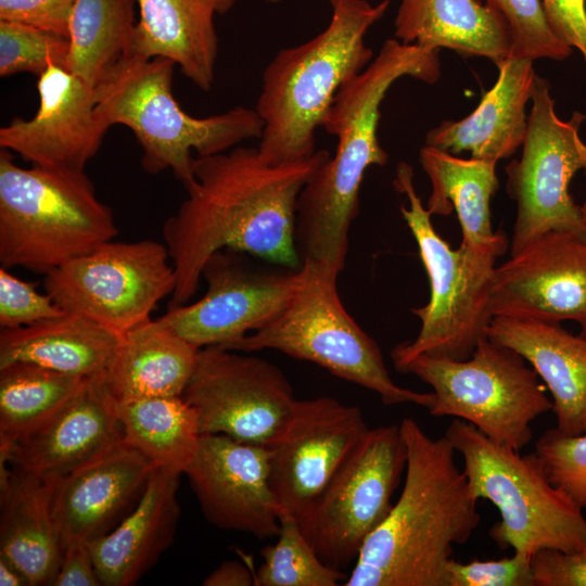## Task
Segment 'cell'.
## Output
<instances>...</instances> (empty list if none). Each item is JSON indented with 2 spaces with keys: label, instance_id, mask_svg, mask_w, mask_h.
Segmentation results:
<instances>
[{
  "label": "cell",
  "instance_id": "cell-1",
  "mask_svg": "<svg viewBox=\"0 0 586 586\" xmlns=\"http://www.w3.org/2000/svg\"><path fill=\"white\" fill-rule=\"evenodd\" d=\"M328 150L283 164H269L257 148L237 145L226 152L198 156L193 178L178 209L162 233L176 273L168 307L189 303L198 292L206 260L233 250L295 269L300 193L330 158Z\"/></svg>",
  "mask_w": 586,
  "mask_h": 586
},
{
  "label": "cell",
  "instance_id": "cell-2",
  "mask_svg": "<svg viewBox=\"0 0 586 586\" xmlns=\"http://www.w3.org/2000/svg\"><path fill=\"white\" fill-rule=\"evenodd\" d=\"M438 54L440 50L386 39L370 64L339 90L322 124L337 139L335 155L309 178L297 200L295 245L301 264L335 273L344 269L366 170L388 161L378 137L384 97L405 76L435 84L441 77Z\"/></svg>",
  "mask_w": 586,
  "mask_h": 586
},
{
  "label": "cell",
  "instance_id": "cell-3",
  "mask_svg": "<svg viewBox=\"0 0 586 586\" xmlns=\"http://www.w3.org/2000/svg\"><path fill=\"white\" fill-rule=\"evenodd\" d=\"M400 429L407 448L400 496L362 545L345 586H448L454 546L480 524L477 499L446 436L431 438L409 417Z\"/></svg>",
  "mask_w": 586,
  "mask_h": 586
},
{
  "label": "cell",
  "instance_id": "cell-4",
  "mask_svg": "<svg viewBox=\"0 0 586 586\" xmlns=\"http://www.w3.org/2000/svg\"><path fill=\"white\" fill-rule=\"evenodd\" d=\"M328 26L311 39L279 50L263 73L256 112L264 123L257 146L269 164L311 156L316 130L339 90L373 60L365 38L390 0H328Z\"/></svg>",
  "mask_w": 586,
  "mask_h": 586
},
{
  "label": "cell",
  "instance_id": "cell-5",
  "mask_svg": "<svg viewBox=\"0 0 586 586\" xmlns=\"http://www.w3.org/2000/svg\"><path fill=\"white\" fill-rule=\"evenodd\" d=\"M175 66L165 58L128 56L94 87V98L110 127L132 131L146 173L170 169L186 184L193 178L192 152L214 155L260 138L264 123L255 109L244 106L206 117L188 114L173 93Z\"/></svg>",
  "mask_w": 586,
  "mask_h": 586
},
{
  "label": "cell",
  "instance_id": "cell-6",
  "mask_svg": "<svg viewBox=\"0 0 586 586\" xmlns=\"http://www.w3.org/2000/svg\"><path fill=\"white\" fill-rule=\"evenodd\" d=\"M117 234L111 208L85 171L21 167L1 149V267L46 276Z\"/></svg>",
  "mask_w": 586,
  "mask_h": 586
},
{
  "label": "cell",
  "instance_id": "cell-7",
  "mask_svg": "<svg viewBox=\"0 0 586 586\" xmlns=\"http://www.w3.org/2000/svg\"><path fill=\"white\" fill-rule=\"evenodd\" d=\"M407 195L402 215L413 235L430 281L426 305L411 311L421 327L415 340L396 345L391 357L396 370L420 354L463 360L486 335L492 320L489 298L496 262L508 249V238L486 247L460 244L453 249L434 229L413 184L412 167L400 162L393 181Z\"/></svg>",
  "mask_w": 586,
  "mask_h": 586
},
{
  "label": "cell",
  "instance_id": "cell-8",
  "mask_svg": "<svg viewBox=\"0 0 586 586\" xmlns=\"http://www.w3.org/2000/svg\"><path fill=\"white\" fill-rule=\"evenodd\" d=\"M445 436L462 457L474 497L489 500L499 511L489 537L500 549L532 557L542 549L586 546L583 509L549 482L534 451L521 456L458 418Z\"/></svg>",
  "mask_w": 586,
  "mask_h": 586
},
{
  "label": "cell",
  "instance_id": "cell-9",
  "mask_svg": "<svg viewBox=\"0 0 586 586\" xmlns=\"http://www.w3.org/2000/svg\"><path fill=\"white\" fill-rule=\"evenodd\" d=\"M301 267L303 283L282 313L259 330L221 347L237 352L277 349L377 393L384 405L410 403L430 409L432 392H416L393 381L379 345L343 306L336 286L339 275L311 264Z\"/></svg>",
  "mask_w": 586,
  "mask_h": 586
},
{
  "label": "cell",
  "instance_id": "cell-10",
  "mask_svg": "<svg viewBox=\"0 0 586 586\" xmlns=\"http://www.w3.org/2000/svg\"><path fill=\"white\" fill-rule=\"evenodd\" d=\"M398 371L432 387L431 416L462 419L518 451L533 437L532 422L552 409L547 388L531 365L487 334L467 359L420 354Z\"/></svg>",
  "mask_w": 586,
  "mask_h": 586
},
{
  "label": "cell",
  "instance_id": "cell-11",
  "mask_svg": "<svg viewBox=\"0 0 586 586\" xmlns=\"http://www.w3.org/2000/svg\"><path fill=\"white\" fill-rule=\"evenodd\" d=\"M531 101L522 155L506 166L507 191L517 202L511 255L551 231L586 239L582 208L569 192L574 175L586 170V144L579 136L586 115L576 111L560 119L549 82L538 75Z\"/></svg>",
  "mask_w": 586,
  "mask_h": 586
},
{
  "label": "cell",
  "instance_id": "cell-12",
  "mask_svg": "<svg viewBox=\"0 0 586 586\" xmlns=\"http://www.w3.org/2000/svg\"><path fill=\"white\" fill-rule=\"evenodd\" d=\"M400 424L369 429L298 522L317 556L343 571L390 514L406 470Z\"/></svg>",
  "mask_w": 586,
  "mask_h": 586
},
{
  "label": "cell",
  "instance_id": "cell-13",
  "mask_svg": "<svg viewBox=\"0 0 586 586\" xmlns=\"http://www.w3.org/2000/svg\"><path fill=\"white\" fill-rule=\"evenodd\" d=\"M43 284L65 313L122 335L173 295L176 273L165 243L112 240L50 271Z\"/></svg>",
  "mask_w": 586,
  "mask_h": 586
},
{
  "label": "cell",
  "instance_id": "cell-14",
  "mask_svg": "<svg viewBox=\"0 0 586 586\" xmlns=\"http://www.w3.org/2000/svg\"><path fill=\"white\" fill-rule=\"evenodd\" d=\"M182 398L196 411L201 434H222L268 447L296 403L280 368L219 345L200 349Z\"/></svg>",
  "mask_w": 586,
  "mask_h": 586
},
{
  "label": "cell",
  "instance_id": "cell-15",
  "mask_svg": "<svg viewBox=\"0 0 586 586\" xmlns=\"http://www.w3.org/2000/svg\"><path fill=\"white\" fill-rule=\"evenodd\" d=\"M206 293L194 303L168 307L158 319L202 348L226 346L259 330L288 306L303 283L302 267L272 270L246 253L221 250L204 264Z\"/></svg>",
  "mask_w": 586,
  "mask_h": 586
},
{
  "label": "cell",
  "instance_id": "cell-16",
  "mask_svg": "<svg viewBox=\"0 0 586 586\" xmlns=\"http://www.w3.org/2000/svg\"><path fill=\"white\" fill-rule=\"evenodd\" d=\"M369 430L358 406L321 396L297 399L269 451L278 512L298 522Z\"/></svg>",
  "mask_w": 586,
  "mask_h": 586
},
{
  "label": "cell",
  "instance_id": "cell-17",
  "mask_svg": "<svg viewBox=\"0 0 586 586\" xmlns=\"http://www.w3.org/2000/svg\"><path fill=\"white\" fill-rule=\"evenodd\" d=\"M492 317L575 321L586 335V239L547 232L496 266Z\"/></svg>",
  "mask_w": 586,
  "mask_h": 586
},
{
  "label": "cell",
  "instance_id": "cell-18",
  "mask_svg": "<svg viewBox=\"0 0 586 586\" xmlns=\"http://www.w3.org/2000/svg\"><path fill=\"white\" fill-rule=\"evenodd\" d=\"M39 106L29 118L0 128L1 149L31 166L85 171L111 128L97 110L94 88L63 66L38 77Z\"/></svg>",
  "mask_w": 586,
  "mask_h": 586
},
{
  "label": "cell",
  "instance_id": "cell-19",
  "mask_svg": "<svg viewBox=\"0 0 586 586\" xmlns=\"http://www.w3.org/2000/svg\"><path fill=\"white\" fill-rule=\"evenodd\" d=\"M206 520L218 528L258 539L280 531L269 483V451L222 434H202L184 473Z\"/></svg>",
  "mask_w": 586,
  "mask_h": 586
},
{
  "label": "cell",
  "instance_id": "cell-20",
  "mask_svg": "<svg viewBox=\"0 0 586 586\" xmlns=\"http://www.w3.org/2000/svg\"><path fill=\"white\" fill-rule=\"evenodd\" d=\"M117 407L105 373L88 377L51 418L0 451L1 464L58 480L123 442Z\"/></svg>",
  "mask_w": 586,
  "mask_h": 586
},
{
  "label": "cell",
  "instance_id": "cell-21",
  "mask_svg": "<svg viewBox=\"0 0 586 586\" xmlns=\"http://www.w3.org/2000/svg\"><path fill=\"white\" fill-rule=\"evenodd\" d=\"M156 467L125 442L58 479L52 513L63 548L87 544L140 495Z\"/></svg>",
  "mask_w": 586,
  "mask_h": 586
},
{
  "label": "cell",
  "instance_id": "cell-22",
  "mask_svg": "<svg viewBox=\"0 0 586 586\" xmlns=\"http://www.w3.org/2000/svg\"><path fill=\"white\" fill-rule=\"evenodd\" d=\"M180 475L155 468L133 510L114 530L86 544L102 585L136 584L170 546L180 515Z\"/></svg>",
  "mask_w": 586,
  "mask_h": 586
},
{
  "label": "cell",
  "instance_id": "cell-23",
  "mask_svg": "<svg viewBox=\"0 0 586 586\" xmlns=\"http://www.w3.org/2000/svg\"><path fill=\"white\" fill-rule=\"evenodd\" d=\"M486 334L518 352L551 395L556 429L566 435L586 432V335L559 322L496 316Z\"/></svg>",
  "mask_w": 586,
  "mask_h": 586
},
{
  "label": "cell",
  "instance_id": "cell-24",
  "mask_svg": "<svg viewBox=\"0 0 586 586\" xmlns=\"http://www.w3.org/2000/svg\"><path fill=\"white\" fill-rule=\"evenodd\" d=\"M496 66L497 81L476 109L460 120H444L431 129L425 145L454 155L468 151L473 158L495 163L514 154L525 138V109L537 74L527 59L509 56Z\"/></svg>",
  "mask_w": 586,
  "mask_h": 586
},
{
  "label": "cell",
  "instance_id": "cell-25",
  "mask_svg": "<svg viewBox=\"0 0 586 586\" xmlns=\"http://www.w3.org/2000/svg\"><path fill=\"white\" fill-rule=\"evenodd\" d=\"M235 0H137L131 55L165 58L198 88L209 91L218 58L216 15Z\"/></svg>",
  "mask_w": 586,
  "mask_h": 586
},
{
  "label": "cell",
  "instance_id": "cell-26",
  "mask_svg": "<svg viewBox=\"0 0 586 586\" xmlns=\"http://www.w3.org/2000/svg\"><path fill=\"white\" fill-rule=\"evenodd\" d=\"M55 481L13 468L0 479V557L17 568L29 586L53 585L63 560L52 513Z\"/></svg>",
  "mask_w": 586,
  "mask_h": 586
},
{
  "label": "cell",
  "instance_id": "cell-27",
  "mask_svg": "<svg viewBox=\"0 0 586 586\" xmlns=\"http://www.w3.org/2000/svg\"><path fill=\"white\" fill-rule=\"evenodd\" d=\"M394 27L396 39L406 44L446 48L495 64L510 56L508 24L479 0H402Z\"/></svg>",
  "mask_w": 586,
  "mask_h": 586
},
{
  "label": "cell",
  "instance_id": "cell-28",
  "mask_svg": "<svg viewBox=\"0 0 586 586\" xmlns=\"http://www.w3.org/2000/svg\"><path fill=\"white\" fill-rule=\"evenodd\" d=\"M200 349L151 318L120 335L105 378L118 402L182 396Z\"/></svg>",
  "mask_w": 586,
  "mask_h": 586
},
{
  "label": "cell",
  "instance_id": "cell-29",
  "mask_svg": "<svg viewBox=\"0 0 586 586\" xmlns=\"http://www.w3.org/2000/svg\"><path fill=\"white\" fill-rule=\"evenodd\" d=\"M120 335L78 315L67 314L30 326L1 329L0 368L33 362L88 378L105 373Z\"/></svg>",
  "mask_w": 586,
  "mask_h": 586
},
{
  "label": "cell",
  "instance_id": "cell-30",
  "mask_svg": "<svg viewBox=\"0 0 586 586\" xmlns=\"http://www.w3.org/2000/svg\"><path fill=\"white\" fill-rule=\"evenodd\" d=\"M420 164L432 191L426 209L431 215L447 216L456 212L462 232L461 244L486 247L506 238L494 231L489 202L498 189L495 162L460 158L434 146L420 150Z\"/></svg>",
  "mask_w": 586,
  "mask_h": 586
},
{
  "label": "cell",
  "instance_id": "cell-31",
  "mask_svg": "<svg viewBox=\"0 0 586 586\" xmlns=\"http://www.w3.org/2000/svg\"><path fill=\"white\" fill-rule=\"evenodd\" d=\"M123 442L156 468L183 474L201 438L196 411L182 396L118 402Z\"/></svg>",
  "mask_w": 586,
  "mask_h": 586
},
{
  "label": "cell",
  "instance_id": "cell-32",
  "mask_svg": "<svg viewBox=\"0 0 586 586\" xmlns=\"http://www.w3.org/2000/svg\"><path fill=\"white\" fill-rule=\"evenodd\" d=\"M137 0H77L69 26L65 68L93 88L131 56Z\"/></svg>",
  "mask_w": 586,
  "mask_h": 586
},
{
  "label": "cell",
  "instance_id": "cell-33",
  "mask_svg": "<svg viewBox=\"0 0 586 586\" xmlns=\"http://www.w3.org/2000/svg\"><path fill=\"white\" fill-rule=\"evenodd\" d=\"M86 378L16 361L0 368V451L51 418Z\"/></svg>",
  "mask_w": 586,
  "mask_h": 586
},
{
  "label": "cell",
  "instance_id": "cell-34",
  "mask_svg": "<svg viewBox=\"0 0 586 586\" xmlns=\"http://www.w3.org/2000/svg\"><path fill=\"white\" fill-rule=\"evenodd\" d=\"M275 544L260 550L263 563L255 573L259 586H336L347 576L323 563L304 535L298 521L280 514Z\"/></svg>",
  "mask_w": 586,
  "mask_h": 586
},
{
  "label": "cell",
  "instance_id": "cell-35",
  "mask_svg": "<svg viewBox=\"0 0 586 586\" xmlns=\"http://www.w3.org/2000/svg\"><path fill=\"white\" fill-rule=\"evenodd\" d=\"M68 37L34 26L0 21V76L42 75L50 66L65 67Z\"/></svg>",
  "mask_w": 586,
  "mask_h": 586
},
{
  "label": "cell",
  "instance_id": "cell-36",
  "mask_svg": "<svg viewBox=\"0 0 586 586\" xmlns=\"http://www.w3.org/2000/svg\"><path fill=\"white\" fill-rule=\"evenodd\" d=\"M506 21L510 29V56L561 61L573 51L550 28L542 0H484Z\"/></svg>",
  "mask_w": 586,
  "mask_h": 586
},
{
  "label": "cell",
  "instance_id": "cell-37",
  "mask_svg": "<svg viewBox=\"0 0 586 586\" xmlns=\"http://www.w3.org/2000/svg\"><path fill=\"white\" fill-rule=\"evenodd\" d=\"M534 453L549 482L586 509V432L566 435L549 429L536 441Z\"/></svg>",
  "mask_w": 586,
  "mask_h": 586
},
{
  "label": "cell",
  "instance_id": "cell-38",
  "mask_svg": "<svg viewBox=\"0 0 586 586\" xmlns=\"http://www.w3.org/2000/svg\"><path fill=\"white\" fill-rule=\"evenodd\" d=\"M64 314L48 293H39L34 283L16 278L8 268H0L1 329L30 326Z\"/></svg>",
  "mask_w": 586,
  "mask_h": 586
},
{
  "label": "cell",
  "instance_id": "cell-39",
  "mask_svg": "<svg viewBox=\"0 0 586 586\" xmlns=\"http://www.w3.org/2000/svg\"><path fill=\"white\" fill-rule=\"evenodd\" d=\"M531 556L513 552L498 560L473 559L448 565V586H534Z\"/></svg>",
  "mask_w": 586,
  "mask_h": 586
},
{
  "label": "cell",
  "instance_id": "cell-40",
  "mask_svg": "<svg viewBox=\"0 0 586 586\" xmlns=\"http://www.w3.org/2000/svg\"><path fill=\"white\" fill-rule=\"evenodd\" d=\"M77 0H0V21L34 26L68 37Z\"/></svg>",
  "mask_w": 586,
  "mask_h": 586
},
{
  "label": "cell",
  "instance_id": "cell-41",
  "mask_svg": "<svg viewBox=\"0 0 586 586\" xmlns=\"http://www.w3.org/2000/svg\"><path fill=\"white\" fill-rule=\"evenodd\" d=\"M531 563L534 586H586V546L573 551L542 549Z\"/></svg>",
  "mask_w": 586,
  "mask_h": 586
},
{
  "label": "cell",
  "instance_id": "cell-42",
  "mask_svg": "<svg viewBox=\"0 0 586 586\" xmlns=\"http://www.w3.org/2000/svg\"><path fill=\"white\" fill-rule=\"evenodd\" d=\"M553 34L586 62V0H542Z\"/></svg>",
  "mask_w": 586,
  "mask_h": 586
},
{
  "label": "cell",
  "instance_id": "cell-43",
  "mask_svg": "<svg viewBox=\"0 0 586 586\" xmlns=\"http://www.w3.org/2000/svg\"><path fill=\"white\" fill-rule=\"evenodd\" d=\"M102 585L86 544H73L64 548L63 560L53 586Z\"/></svg>",
  "mask_w": 586,
  "mask_h": 586
},
{
  "label": "cell",
  "instance_id": "cell-44",
  "mask_svg": "<svg viewBox=\"0 0 586 586\" xmlns=\"http://www.w3.org/2000/svg\"><path fill=\"white\" fill-rule=\"evenodd\" d=\"M203 585L251 586L255 585V574L238 561H226L204 579Z\"/></svg>",
  "mask_w": 586,
  "mask_h": 586
},
{
  "label": "cell",
  "instance_id": "cell-45",
  "mask_svg": "<svg viewBox=\"0 0 586 586\" xmlns=\"http://www.w3.org/2000/svg\"><path fill=\"white\" fill-rule=\"evenodd\" d=\"M0 585L29 586V583L17 568L0 557Z\"/></svg>",
  "mask_w": 586,
  "mask_h": 586
},
{
  "label": "cell",
  "instance_id": "cell-46",
  "mask_svg": "<svg viewBox=\"0 0 586 586\" xmlns=\"http://www.w3.org/2000/svg\"><path fill=\"white\" fill-rule=\"evenodd\" d=\"M581 208H582V214H583L584 221L586 224V200L583 203V205H581Z\"/></svg>",
  "mask_w": 586,
  "mask_h": 586
},
{
  "label": "cell",
  "instance_id": "cell-47",
  "mask_svg": "<svg viewBox=\"0 0 586 586\" xmlns=\"http://www.w3.org/2000/svg\"><path fill=\"white\" fill-rule=\"evenodd\" d=\"M262 1H265V2H268V3H276V2H279L280 0H262Z\"/></svg>",
  "mask_w": 586,
  "mask_h": 586
}]
</instances>
